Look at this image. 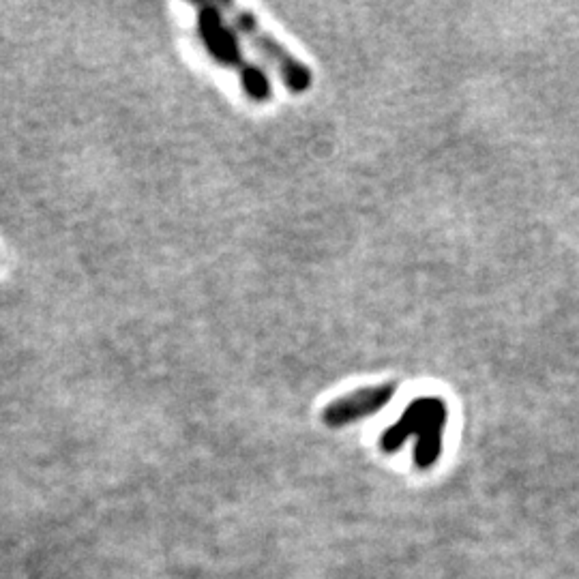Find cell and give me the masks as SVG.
Segmentation results:
<instances>
[{
    "label": "cell",
    "instance_id": "obj_2",
    "mask_svg": "<svg viewBox=\"0 0 579 579\" xmlns=\"http://www.w3.org/2000/svg\"><path fill=\"white\" fill-rule=\"evenodd\" d=\"M198 35L204 43L206 52L213 56V61L224 65L241 76V84L245 95L254 103H266L273 97V86L266 73L251 63L245 56L241 41L236 33L221 16V11L215 5H198Z\"/></svg>",
    "mask_w": 579,
    "mask_h": 579
},
{
    "label": "cell",
    "instance_id": "obj_4",
    "mask_svg": "<svg viewBox=\"0 0 579 579\" xmlns=\"http://www.w3.org/2000/svg\"><path fill=\"white\" fill-rule=\"evenodd\" d=\"M395 393L397 382H382L350 391L322 410V423L331 429H339L367 417H374V414L393 402Z\"/></svg>",
    "mask_w": 579,
    "mask_h": 579
},
{
    "label": "cell",
    "instance_id": "obj_3",
    "mask_svg": "<svg viewBox=\"0 0 579 579\" xmlns=\"http://www.w3.org/2000/svg\"><path fill=\"white\" fill-rule=\"evenodd\" d=\"M226 11L230 13V20L236 26V31L254 43V48H258V52L266 58V61L273 63L279 78L284 80L286 88L292 95H303L309 91L311 84H314L311 69L281 46V43L258 22L254 13L234 5H226Z\"/></svg>",
    "mask_w": 579,
    "mask_h": 579
},
{
    "label": "cell",
    "instance_id": "obj_1",
    "mask_svg": "<svg viewBox=\"0 0 579 579\" xmlns=\"http://www.w3.org/2000/svg\"><path fill=\"white\" fill-rule=\"evenodd\" d=\"M449 410L440 397H419L406 408L395 425H391L380 438V449L384 453H397L406 440L417 436L414 449V464L419 470L434 468L442 455L444 427H447Z\"/></svg>",
    "mask_w": 579,
    "mask_h": 579
}]
</instances>
